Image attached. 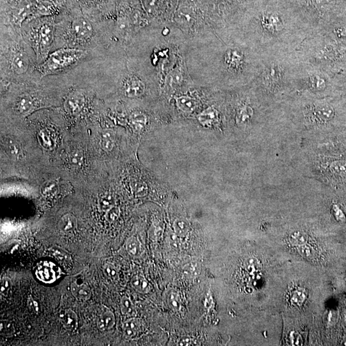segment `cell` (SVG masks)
Listing matches in <instances>:
<instances>
[{"label": "cell", "instance_id": "cell-33", "mask_svg": "<svg viewBox=\"0 0 346 346\" xmlns=\"http://www.w3.org/2000/svg\"><path fill=\"white\" fill-rule=\"evenodd\" d=\"M330 170L340 176H346V161L337 160L330 165Z\"/></svg>", "mask_w": 346, "mask_h": 346}, {"label": "cell", "instance_id": "cell-5", "mask_svg": "<svg viewBox=\"0 0 346 346\" xmlns=\"http://www.w3.org/2000/svg\"><path fill=\"white\" fill-rule=\"evenodd\" d=\"M297 51L304 63L334 74L346 75V42L319 31L309 35Z\"/></svg>", "mask_w": 346, "mask_h": 346}, {"label": "cell", "instance_id": "cell-21", "mask_svg": "<svg viewBox=\"0 0 346 346\" xmlns=\"http://www.w3.org/2000/svg\"><path fill=\"white\" fill-rule=\"evenodd\" d=\"M183 81H184V76L179 67L169 71L164 79L165 85L172 88H174L182 84Z\"/></svg>", "mask_w": 346, "mask_h": 346}, {"label": "cell", "instance_id": "cell-13", "mask_svg": "<svg viewBox=\"0 0 346 346\" xmlns=\"http://www.w3.org/2000/svg\"><path fill=\"white\" fill-rule=\"evenodd\" d=\"M35 107V98L30 93H21L16 102V109L22 115H28L32 112Z\"/></svg>", "mask_w": 346, "mask_h": 346}, {"label": "cell", "instance_id": "cell-26", "mask_svg": "<svg viewBox=\"0 0 346 346\" xmlns=\"http://www.w3.org/2000/svg\"><path fill=\"white\" fill-rule=\"evenodd\" d=\"M126 250L133 257H138L142 253L141 244L135 236H131L126 240Z\"/></svg>", "mask_w": 346, "mask_h": 346}, {"label": "cell", "instance_id": "cell-38", "mask_svg": "<svg viewBox=\"0 0 346 346\" xmlns=\"http://www.w3.org/2000/svg\"><path fill=\"white\" fill-rule=\"evenodd\" d=\"M120 215V210L117 206H112L110 209L107 210L106 219L109 222H114L118 219Z\"/></svg>", "mask_w": 346, "mask_h": 346}, {"label": "cell", "instance_id": "cell-6", "mask_svg": "<svg viewBox=\"0 0 346 346\" xmlns=\"http://www.w3.org/2000/svg\"><path fill=\"white\" fill-rule=\"evenodd\" d=\"M343 75L328 72L301 61L296 81V92L315 98L340 96Z\"/></svg>", "mask_w": 346, "mask_h": 346}, {"label": "cell", "instance_id": "cell-36", "mask_svg": "<svg viewBox=\"0 0 346 346\" xmlns=\"http://www.w3.org/2000/svg\"><path fill=\"white\" fill-rule=\"evenodd\" d=\"M99 206L100 208L103 210H108L112 208L113 204H114V200H113L112 197L110 195L107 194L101 197L100 200H99Z\"/></svg>", "mask_w": 346, "mask_h": 346}, {"label": "cell", "instance_id": "cell-20", "mask_svg": "<svg viewBox=\"0 0 346 346\" xmlns=\"http://www.w3.org/2000/svg\"><path fill=\"white\" fill-rule=\"evenodd\" d=\"M62 323L65 329L73 331L78 327V317L76 313L70 309L65 310L61 316Z\"/></svg>", "mask_w": 346, "mask_h": 346}, {"label": "cell", "instance_id": "cell-29", "mask_svg": "<svg viewBox=\"0 0 346 346\" xmlns=\"http://www.w3.org/2000/svg\"><path fill=\"white\" fill-rule=\"evenodd\" d=\"M190 225L188 220L184 218H178L173 222V229L175 234L179 236H185L189 231Z\"/></svg>", "mask_w": 346, "mask_h": 346}, {"label": "cell", "instance_id": "cell-41", "mask_svg": "<svg viewBox=\"0 0 346 346\" xmlns=\"http://www.w3.org/2000/svg\"><path fill=\"white\" fill-rule=\"evenodd\" d=\"M104 271L105 274L110 278H115L117 276V271L116 268L112 264H106L104 267Z\"/></svg>", "mask_w": 346, "mask_h": 346}, {"label": "cell", "instance_id": "cell-4", "mask_svg": "<svg viewBox=\"0 0 346 346\" xmlns=\"http://www.w3.org/2000/svg\"><path fill=\"white\" fill-rule=\"evenodd\" d=\"M1 79L3 84L31 81L37 73L36 56L22 37L21 31L1 29Z\"/></svg>", "mask_w": 346, "mask_h": 346}, {"label": "cell", "instance_id": "cell-32", "mask_svg": "<svg viewBox=\"0 0 346 346\" xmlns=\"http://www.w3.org/2000/svg\"><path fill=\"white\" fill-rule=\"evenodd\" d=\"M167 302H168L169 307L175 311L180 310L181 306H182L180 295L178 292L173 290L168 292V296H167Z\"/></svg>", "mask_w": 346, "mask_h": 346}, {"label": "cell", "instance_id": "cell-46", "mask_svg": "<svg viewBox=\"0 0 346 346\" xmlns=\"http://www.w3.org/2000/svg\"><path fill=\"white\" fill-rule=\"evenodd\" d=\"M333 208L334 212H335V217L337 220H343L344 219H345V215H344V213L342 212L341 208L337 205H334Z\"/></svg>", "mask_w": 346, "mask_h": 346}, {"label": "cell", "instance_id": "cell-24", "mask_svg": "<svg viewBox=\"0 0 346 346\" xmlns=\"http://www.w3.org/2000/svg\"><path fill=\"white\" fill-rule=\"evenodd\" d=\"M131 126L135 132H141L144 128L147 123V117L144 113L135 112L130 115Z\"/></svg>", "mask_w": 346, "mask_h": 346}, {"label": "cell", "instance_id": "cell-37", "mask_svg": "<svg viewBox=\"0 0 346 346\" xmlns=\"http://www.w3.org/2000/svg\"><path fill=\"white\" fill-rule=\"evenodd\" d=\"M6 147H7L8 153H9L12 157H13L14 158H18L20 156V154H21V150H20L18 145L14 142H7Z\"/></svg>", "mask_w": 346, "mask_h": 346}, {"label": "cell", "instance_id": "cell-39", "mask_svg": "<svg viewBox=\"0 0 346 346\" xmlns=\"http://www.w3.org/2000/svg\"><path fill=\"white\" fill-rule=\"evenodd\" d=\"M82 159V154L79 150L73 151L69 156L70 162L75 166H79L81 164Z\"/></svg>", "mask_w": 346, "mask_h": 346}, {"label": "cell", "instance_id": "cell-31", "mask_svg": "<svg viewBox=\"0 0 346 346\" xmlns=\"http://www.w3.org/2000/svg\"><path fill=\"white\" fill-rule=\"evenodd\" d=\"M121 310L123 315L133 317L135 314V308L132 301L126 296H123L121 299Z\"/></svg>", "mask_w": 346, "mask_h": 346}, {"label": "cell", "instance_id": "cell-27", "mask_svg": "<svg viewBox=\"0 0 346 346\" xmlns=\"http://www.w3.org/2000/svg\"><path fill=\"white\" fill-rule=\"evenodd\" d=\"M308 239L309 237L308 235L302 231H295L290 234L288 236L289 243L292 246H297V247L307 244Z\"/></svg>", "mask_w": 346, "mask_h": 346}, {"label": "cell", "instance_id": "cell-14", "mask_svg": "<svg viewBox=\"0 0 346 346\" xmlns=\"http://www.w3.org/2000/svg\"><path fill=\"white\" fill-rule=\"evenodd\" d=\"M198 120L204 127L214 126L220 122V114L216 109L210 107L198 114Z\"/></svg>", "mask_w": 346, "mask_h": 346}, {"label": "cell", "instance_id": "cell-10", "mask_svg": "<svg viewBox=\"0 0 346 346\" xmlns=\"http://www.w3.org/2000/svg\"><path fill=\"white\" fill-rule=\"evenodd\" d=\"M95 38L96 30L91 22L84 17L76 16L66 27H56L55 47L60 41L62 43L61 47L87 49L92 45Z\"/></svg>", "mask_w": 346, "mask_h": 346}, {"label": "cell", "instance_id": "cell-1", "mask_svg": "<svg viewBox=\"0 0 346 346\" xmlns=\"http://www.w3.org/2000/svg\"><path fill=\"white\" fill-rule=\"evenodd\" d=\"M228 30L260 54L298 50L312 34L289 0H258Z\"/></svg>", "mask_w": 346, "mask_h": 346}, {"label": "cell", "instance_id": "cell-25", "mask_svg": "<svg viewBox=\"0 0 346 346\" xmlns=\"http://www.w3.org/2000/svg\"><path fill=\"white\" fill-rule=\"evenodd\" d=\"M131 284H132L133 288L140 293H148L151 289L150 283L142 276H134L131 280Z\"/></svg>", "mask_w": 346, "mask_h": 346}, {"label": "cell", "instance_id": "cell-2", "mask_svg": "<svg viewBox=\"0 0 346 346\" xmlns=\"http://www.w3.org/2000/svg\"><path fill=\"white\" fill-rule=\"evenodd\" d=\"M301 61L297 50H277L260 54L259 68L251 86L266 107L274 109L296 92Z\"/></svg>", "mask_w": 346, "mask_h": 346}, {"label": "cell", "instance_id": "cell-35", "mask_svg": "<svg viewBox=\"0 0 346 346\" xmlns=\"http://www.w3.org/2000/svg\"><path fill=\"white\" fill-rule=\"evenodd\" d=\"M306 298H307V294H306L305 290L299 288V289L295 290L292 294L291 301L296 305L300 306L305 301Z\"/></svg>", "mask_w": 346, "mask_h": 346}, {"label": "cell", "instance_id": "cell-16", "mask_svg": "<svg viewBox=\"0 0 346 346\" xmlns=\"http://www.w3.org/2000/svg\"><path fill=\"white\" fill-rule=\"evenodd\" d=\"M179 110L186 114H190L196 110L198 107L196 99L189 96H180L175 99Z\"/></svg>", "mask_w": 346, "mask_h": 346}, {"label": "cell", "instance_id": "cell-8", "mask_svg": "<svg viewBox=\"0 0 346 346\" xmlns=\"http://www.w3.org/2000/svg\"><path fill=\"white\" fill-rule=\"evenodd\" d=\"M22 37L34 51L37 65L55 48L56 26L50 21H40L21 28Z\"/></svg>", "mask_w": 346, "mask_h": 346}, {"label": "cell", "instance_id": "cell-28", "mask_svg": "<svg viewBox=\"0 0 346 346\" xmlns=\"http://www.w3.org/2000/svg\"><path fill=\"white\" fill-rule=\"evenodd\" d=\"M37 275L43 281L50 282L54 280L55 272L53 273V266L50 264H43L37 269Z\"/></svg>", "mask_w": 346, "mask_h": 346}, {"label": "cell", "instance_id": "cell-23", "mask_svg": "<svg viewBox=\"0 0 346 346\" xmlns=\"http://www.w3.org/2000/svg\"><path fill=\"white\" fill-rule=\"evenodd\" d=\"M77 227V220L73 215L65 214L59 222L60 230L65 234L73 232Z\"/></svg>", "mask_w": 346, "mask_h": 346}, {"label": "cell", "instance_id": "cell-40", "mask_svg": "<svg viewBox=\"0 0 346 346\" xmlns=\"http://www.w3.org/2000/svg\"><path fill=\"white\" fill-rule=\"evenodd\" d=\"M298 252L299 253L301 254L302 256H305V257H312L313 256L314 250L310 248L309 246L305 245L299 246L298 248Z\"/></svg>", "mask_w": 346, "mask_h": 346}, {"label": "cell", "instance_id": "cell-42", "mask_svg": "<svg viewBox=\"0 0 346 346\" xmlns=\"http://www.w3.org/2000/svg\"><path fill=\"white\" fill-rule=\"evenodd\" d=\"M1 333L5 334V335H10L14 332V327L13 326L9 323H1Z\"/></svg>", "mask_w": 346, "mask_h": 346}, {"label": "cell", "instance_id": "cell-3", "mask_svg": "<svg viewBox=\"0 0 346 346\" xmlns=\"http://www.w3.org/2000/svg\"><path fill=\"white\" fill-rule=\"evenodd\" d=\"M219 37L212 81L224 88L240 89L250 86L259 68L260 53L232 33H220Z\"/></svg>", "mask_w": 346, "mask_h": 346}, {"label": "cell", "instance_id": "cell-34", "mask_svg": "<svg viewBox=\"0 0 346 346\" xmlns=\"http://www.w3.org/2000/svg\"><path fill=\"white\" fill-rule=\"evenodd\" d=\"M183 272L185 275L188 276V277H195L198 276L200 273V267L198 263L196 262H191L187 264L183 269Z\"/></svg>", "mask_w": 346, "mask_h": 346}, {"label": "cell", "instance_id": "cell-18", "mask_svg": "<svg viewBox=\"0 0 346 346\" xmlns=\"http://www.w3.org/2000/svg\"><path fill=\"white\" fill-rule=\"evenodd\" d=\"M194 17L195 13L193 9L187 6H182L177 11L175 19L178 23L188 25L193 23Z\"/></svg>", "mask_w": 346, "mask_h": 346}, {"label": "cell", "instance_id": "cell-43", "mask_svg": "<svg viewBox=\"0 0 346 346\" xmlns=\"http://www.w3.org/2000/svg\"><path fill=\"white\" fill-rule=\"evenodd\" d=\"M290 341L293 345H301V337L298 333L292 332L290 334Z\"/></svg>", "mask_w": 346, "mask_h": 346}, {"label": "cell", "instance_id": "cell-19", "mask_svg": "<svg viewBox=\"0 0 346 346\" xmlns=\"http://www.w3.org/2000/svg\"><path fill=\"white\" fill-rule=\"evenodd\" d=\"M71 292L73 295L80 301H87L91 297V288L85 283H73Z\"/></svg>", "mask_w": 346, "mask_h": 346}, {"label": "cell", "instance_id": "cell-9", "mask_svg": "<svg viewBox=\"0 0 346 346\" xmlns=\"http://www.w3.org/2000/svg\"><path fill=\"white\" fill-rule=\"evenodd\" d=\"M87 49L63 47L55 49L47 59L37 65L36 72L40 79L61 74L73 69L88 57Z\"/></svg>", "mask_w": 346, "mask_h": 346}, {"label": "cell", "instance_id": "cell-47", "mask_svg": "<svg viewBox=\"0 0 346 346\" xmlns=\"http://www.w3.org/2000/svg\"><path fill=\"white\" fill-rule=\"evenodd\" d=\"M10 288V282L8 279H3L1 282V292L2 294H5L8 292Z\"/></svg>", "mask_w": 346, "mask_h": 346}, {"label": "cell", "instance_id": "cell-7", "mask_svg": "<svg viewBox=\"0 0 346 346\" xmlns=\"http://www.w3.org/2000/svg\"><path fill=\"white\" fill-rule=\"evenodd\" d=\"M289 1L312 34L346 16V0Z\"/></svg>", "mask_w": 346, "mask_h": 346}, {"label": "cell", "instance_id": "cell-45", "mask_svg": "<svg viewBox=\"0 0 346 346\" xmlns=\"http://www.w3.org/2000/svg\"><path fill=\"white\" fill-rule=\"evenodd\" d=\"M40 136L41 137L42 141H43V145L45 146L50 147L51 142L49 139V135L46 132H42Z\"/></svg>", "mask_w": 346, "mask_h": 346}, {"label": "cell", "instance_id": "cell-15", "mask_svg": "<svg viewBox=\"0 0 346 346\" xmlns=\"http://www.w3.org/2000/svg\"><path fill=\"white\" fill-rule=\"evenodd\" d=\"M143 331L142 321L137 318L131 317L126 320L123 325V331L126 337L134 339L138 337Z\"/></svg>", "mask_w": 346, "mask_h": 346}, {"label": "cell", "instance_id": "cell-44", "mask_svg": "<svg viewBox=\"0 0 346 346\" xmlns=\"http://www.w3.org/2000/svg\"><path fill=\"white\" fill-rule=\"evenodd\" d=\"M246 269L249 271L255 269V266H257V262L254 258H248L245 262Z\"/></svg>", "mask_w": 346, "mask_h": 346}, {"label": "cell", "instance_id": "cell-11", "mask_svg": "<svg viewBox=\"0 0 346 346\" xmlns=\"http://www.w3.org/2000/svg\"><path fill=\"white\" fill-rule=\"evenodd\" d=\"M122 89L125 96L136 98L144 94L146 86L142 79L133 74L125 78Z\"/></svg>", "mask_w": 346, "mask_h": 346}, {"label": "cell", "instance_id": "cell-17", "mask_svg": "<svg viewBox=\"0 0 346 346\" xmlns=\"http://www.w3.org/2000/svg\"><path fill=\"white\" fill-rule=\"evenodd\" d=\"M115 322L114 314L110 310L105 309L101 312L97 319V327L101 331H106L114 327Z\"/></svg>", "mask_w": 346, "mask_h": 346}, {"label": "cell", "instance_id": "cell-22", "mask_svg": "<svg viewBox=\"0 0 346 346\" xmlns=\"http://www.w3.org/2000/svg\"><path fill=\"white\" fill-rule=\"evenodd\" d=\"M115 144V133L110 130L103 131L101 137V146L102 150L106 152H112Z\"/></svg>", "mask_w": 346, "mask_h": 346}, {"label": "cell", "instance_id": "cell-30", "mask_svg": "<svg viewBox=\"0 0 346 346\" xmlns=\"http://www.w3.org/2000/svg\"><path fill=\"white\" fill-rule=\"evenodd\" d=\"M130 186L133 193L137 197H144L148 194V186L142 180H133Z\"/></svg>", "mask_w": 346, "mask_h": 346}, {"label": "cell", "instance_id": "cell-12", "mask_svg": "<svg viewBox=\"0 0 346 346\" xmlns=\"http://www.w3.org/2000/svg\"><path fill=\"white\" fill-rule=\"evenodd\" d=\"M85 103V97L79 91H73L67 96L64 103L67 112L73 115L79 114L82 110Z\"/></svg>", "mask_w": 346, "mask_h": 346}]
</instances>
